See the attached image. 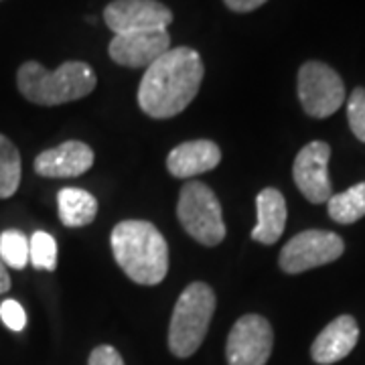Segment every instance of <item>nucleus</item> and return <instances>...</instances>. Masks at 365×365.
Returning a JSON list of instances; mask_svg holds the SVG:
<instances>
[{"label": "nucleus", "mask_w": 365, "mask_h": 365, "mask_svg": "<svg viewBox=\"0 0 365 365\" xmlns=\"http://www.w3.org/2000/svg\"><path fill=\"white\" fill-rule=\"evenodd\" d=\"M203 76V59L195 49H169L144 71L136 96L140 110L157 120L179 116L195 100Z\"/></svg>", "instance_id": "nucleus-1"}, {"label": "nucleus", "mask_w": 365, "mask_h": 365, "mask_svg": "<svg viewBox=\"0 0 365 365\" xmlns=\"http://www.w3.org/2000/svg\"><path fill=\"white\" fill-rule=\"evenodd\" d=\"M112 254L116 264L132 282L155 287L169 272V246L155 223L144 220H126L114 225Z\"/></svg>", "instance_id": "nucleus-2"}, {"label": "nucleus", "mask_w": 365, "mask_h": 365, "mask_svg": "<svg viewBox=\"0 0 365 365\" xmlns=\"http://www.w3.org/2000/svg\"><path fill=\"white\" fill-rule=\"evenodd\" d=\"M96 71L83 61H66L49 71L37 61H25L16 71V88L23 98L37 106L76 102L96 90Z\"/></svg>", "instance_id": "nucleus-3"}, {"label": "nucleus", "mask_w": 365, "mask_h": 365, "mask_svg": "<svg viewBox=\"0 0 365 365\" xmlns=\"http://www.w3.org/2000/svg\"><path fill=\"white\" fill-rule=\"evenodd\" d=\"M215 292L205 282H191L175 304L169 325V349L177 357H191L201 347L215 313Z\"/></svg>", "instance_id": "nucleus-4"}, {"label": "nucleus", "mask_w": 365, "mask_h": 365, "mask_svg": "<svg viewBox=\"0 0 365 365\" xmlns=\"http://www.w3.org/2000/svg\"><path fill=\"white\" fill-rule=\"evenodd\" d=\"M177 217L182 230L203 246H220L225 240V223L220 199L205 182L187 181L177 203Z\"/></svg>", "instance_id": "nucleus-5"}, {"label": "nucleus", "mask_w": 365, "mask_h": 365, "mask_svg": "<svg viewBox=\"0 0 365 365\" xmlns=\"http://www.w3.org/2000/svg\"><path fill=\"white\" fill-rule=\"evenodd\" d=\"M299 100L309 116H333L345 102V83L333 67L307 61L299 69Z\"/></svg>", "instance_id": "nucleus-6"}, {"label": "nucleus", "mask_w": 365, "mask_h": 365, "mask_svg": "<svg viewBox=\"0 0 365 365\" xmlns=\"http://www.w3.org/2000/svg\"><path fill=\"white\" fill-rule=\"evenodd\" d=\"M345 242L341 235L325 230H307L297 234L278 256V266L287 274H300L331 264L343 256Z\"/></svg>", "instance_id": "nucleus-7"}, {"label": "nucleus", "mask_w": 365, "mask_h": 365, "mask_svg": "<svg viewBox=\"0 0 365 365\" xmlns=\"http://www.w3.org/2000/svg\"><path fill=\"white\" fill-rule=\"evenodd\" d=\"M272 345V325L262 314H244L227 335L225 357L230 365H266Z\"/></svg>", "instance_id": "nucleus-8"}, {"label": "nucleus", "mask_w": 365, "mask_h": 365, "mask_svg": "<svg viewBox=\"0 0 365 365\" xmlns=\"http://www.w3.org/2000/svg\"><path fill=\"white\" fill-rule=\"evenodd\" d=\"M104 21L116 35L167 31L173 23V13L158 0H112L106 6Z\"/></svg>", "instance_id": "nucleus-9"}, {"label": "nucleus", "mask_w": 365, "mask_h": 365, "mask_svg": "<svg viewBox=\"0 0 365 365\" xmlns=\"http://www.w3.org/2000/svg\"><path fill=\"white\" fill-rule=\"evenodd\" d=\"M329 158L331 146L323 140H314L302 146L292 165V177L299 191L311 203H327L333 197L329 181Z\"/></svg>", "instance_id": "nucleus-10"}, {"label": "nucleus", "mask_w": 365, "mask_h": 365, "mask_svg": "<svg viewBox=\"0 0 365 365\" xmlns=\"http://www.w3.org/2000/svg\"><path fill=\"white\" fill-rule=\"evenodd\" d=\"M170 49L167 31H136L114 35L108 45L112 61L124 67H148Z\"/></svg>", "instance_id": "nucleus-11"}, {"label": "nucleus", "mask_w": 365, "mask_h": 365, "mask_svg": "<svg viewBox=\"0 0 365 365\" xmlns=\"http://www.w3.org/2000/svg\"><path fill=\"white\" fill-rule=\"evenodd\" d=\"M93 165V150L86 143L67 140L43 150L35 158V173L47 179H71L88 173Z\"/></svg>", "instance_id": "nucleus-12"}, {"label": "nucleus", "mask_w": 365, "mask_h": 365, "mask_svg": "<svg viewBox=\"0 0 365 365\" xmlns=\"http://www.w3.org/2000/svg\"><path fill=\"white\" fill-rule=\"evenodd\" d=\"M359 339V325L351 314H341L317 335L311 345L314 364L333 365L345 359Z\"/></svg>", "instance_id": "nucleus-13"}, {"label": "nucleus", "mask_w": 365, "mask_h": 365, "mask_svg": "<svg viewBox=\"0 0 365 365\" xmlns=\"http://www.w3.org/2000/svg\"><path fill=\"white\" fill-rule=\"evenodd\" d=\"M222 163V150L211 140H189L175 146L167 157V170L177 179H193Z\"/></svg>", "instance_id": "nucleus-14"}, {"label": "nucleus", "mask_w": 365, "mask_h": 365, "mask_svg": "<svg viewBox=\"0 0 365 365\" xmlns=\"http://www.w3.org/2000/svg\"><path fill=\"white\" fill-rule=\"evenodd\" d=\"M256 209L258 223L252 230V240L264 246H272L280 240L287 225L288 213L284 195L274 187H266L256 197Z\"/></svg>", "instance_id": "nucleus-15"}, {"label": "nucleus", "mask_w": 365, "mask_h": 365, "mask_svg": "<svg viewBox=\"0 0 365 365\" xmlns=\"http://www.w3.org/2000/svg\"><path fill=\"white\" fill-rule=\"evenodd\" d=\"M57 207L66 227H86L98 215V199L86 189L66 187L57 193Z\"/></svg>", "instance_id": "nucleus-16"}, {"label": "nucleus", "mask_w": 365, "mask_h": 365, "mask_svg": "<svg viewBox=\"0 0 365 365\" xmlns=\"http://www.w3.org/2000/svg\"><path fill=\"white\" fill-rule=\"evenodd\" d=\"M329 217L333 222L349 225L365 217V182H357L347 191L333 195L327 201Z\"/></svg>", "instance_id": "nucleus-17"}, {"label": "nucleus", "mask_w": 365, "mask_h": 365, "mask_svg": "<svg viewBox=\"0 0 365 365\" xmlns=\"http://www.w3.org/2000/svg\"><path fill=\"white\" fill-rule=\"evenodd\" d=\"M21 153L11 138L0 134V199H9L21 185Z\"/></svg>", "instance_id": "nucleus-18"}, {"label": "nucleus", "mask_w": 365, "mask_h": 365, "mask_svg": "<svg viewBox=\"0 0 365 365\" xmlns=\"http://www.w3.org/2000/svg\"><path fill=\"white\" fill-rule=\"evenodd\" d=\"M0 258L13 270H25L29 264V240L19 230H6L0 234Z\"/></svg>", "instance_id": "nucleus-19"}, {"label": "nucleus", "mask_w": 365, "mask_h": 365, "mask_svg": "<svg viewBox=\"0 0 365 365\" xmlns=\"http://www.w3.org/2000/svg\"><path fill=\"white\" fill-rule=\"evenodd\" d=\"M29 264L37 270L53 272L57 268V242L47 232H35L29 240Z\"/></svg>", "instance_id": "nucleus-20"}, {"label": "nucleus", "mask_w": 365, "mask_h": 365, "mask_svg": "<svg viewBox=\"0 0 365 365\" xmlns=\"http://www.w3.org/2000/svg\"><path fill=\"white\" fill-rule=\"evenodd\" d=\"M347 120L357 140L365 143V88H355L347 100Z\"/></svg>", "instance_id": "nucleus-21"}, {"label": "nucleus", "mask_w": 365, "mask_h": 365, "mask_svg": "<svg viewBox=\"0 0 365 365\" xmlns=\"http://www.w3.org/2000/svg\"><path fill=\"white\" fill-rule=\"evenodd\" d=\"M0 319H2V323L9 327L11 331H14V333L23 331L26 327L25 309H23L21 302H16V300L13 299H6L0 304Z\"/></svg>", "instance_id": "nucleus-22"}, {"label": "nucleus", "mask_w": 365, "mask_h": 365, "mask_svg": "<svg viewBox=\"0 0 365 365\" xmlns=\"http://www.w3.org/2000/svg\"><path fill=\"white\" fill-rule=\"evenodd\" d=\"M88 365H126L122 355L112 345H100L91 351Z\"/></svg>", "instance_id": "nucleus-23"}, {"label": "nucleus", "mask_w": 365, "mask_h": 365, "mask_svg": "<svg viewBox=\"0 0 365 365\" xmlns=\"http://www.w3.org/2000/svg\"><path fill=\"white\" fill-rule=\"evenodd\" d=\"M223 2L234 13H252L256 9H260L262 4H266L268 0H223Z\"/></svg>", "instance_id": "nucleus-24"}, {"label": "nucleus", "mask_w": 365, "mask_h": 365, "mask_svg": "<svg viewBox=\"0 0 365 365\" xmlns=\"http://www.w3.org/2000/svg\"><path fill=\"white\" fill-rule=\"evenodd\" d=\"M11 276H9V270H6V264L2 262L0 258V294H4V292H9L11 290Z\"/></svg>", "instance_id": "nucleus-25"}]
</instances>
